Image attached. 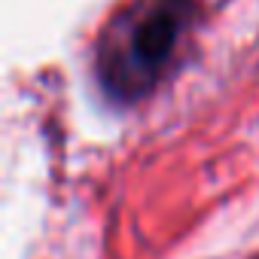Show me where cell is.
<instances>
[{
  "label": "cell",
  "instance_id": "cell-1",
  "mask_svg": "<svg viewBox=\"0 0 259 259\" xmlns=\"http://www.w3.org/2000/svg\"><path fill=\"white\" fill-rule=\"evenodd\" d=\"M174 37H177V25L168 13L147 16L132 37V52H135L138 64H144V67L162 64L174 49Z\"/></svg>",
  "mask_w": 259,
  "mask_h": 259
}]
</instances>
